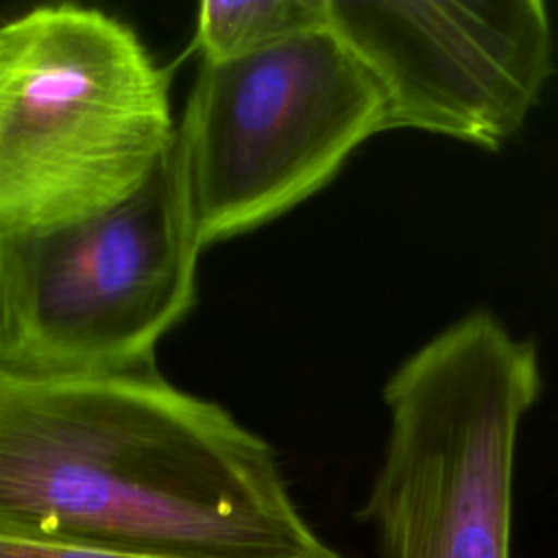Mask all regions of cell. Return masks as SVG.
Returning <instances> with one entry per match:
<instances>
[{"mask_svg": "<svg viewBox=\"0 0 558 558\" xmlns=\"http://www.w3.org/2000/svg\"><path fill=\"white\" fill-rule=\"evenodd\" d=\"M0 532L150 558H347L275 449L157 368L0 375Z\"/></svg>", "mask_w": 558, "mask_h": 558, "instance_id": "1", "label": "cell"}, {"mask_svg": "<svg viewBox=\"0 0 558 558\" xmlns=\"http://www.w3.org/2000/svg\"><path fill=\"white\" fill-rule=\"evenodd\" d=\"M174 137L170 74L129 24L78 4L0 24V231L122 203Z\"/></svg>", "mask_w": 558, "mask_h": 558, "instance_id": "2", "label": "cell"}, {"mask_svg": "<svg viewBox=\"0 0 558 558\" xmlns=\"http://www.w3.org/2000/svg\"><path fill=\"white\" fill-rule=\"evenodd\" d=\"M201 251L174 144L122 203L0 231V375L153 371L194 305Z\"/></svg>", "mask_w": 558, "mask_h": 558, "instance_id": "3", "label": "cell"}, {"mask_svg": "<svg viewBox=\"0 0 558 558\" xmlns=\"http://www.w3.org/2000/svg\"><path fill=\"white\" fill-rule=\"evenodd\" d=\"M538 388L534 347L488 314L462 318L397 368L362 512L377 558H510L514 447Z\"/></svg>", "mask_w": 558, "mask_h": 558, "instance_id": "4", "label": "cell"}, {"mask_svg": "<svg viewBox=\"0 0 558 558\" xmlns=\"http://www.w3.org/2000/svg\"><path fill=\"white\" fill-rule=\"evenodd\" d=\"M379 131L384 92L331 20L246 57L203 61L174 140L201 248L310 198Z\"/></svg>", "mask_w": 558, "mask_h": 558, "instance_id": "5", "label": "cell"}, {"mask_svg": "<svg viewBox=\"0 0 558 558\" xmlns=\"http://www.w3.org/2000/svg\"><path fill=\"white\" fill-rule=\"evenodd\" d=\"M329 20L379 83L388 129L484 148L519 131L554 70L538 0H327Z\"/></svg>", "mask_w": 558, "mask_h": 558, "instance_id": "6", "label": "cell"}, {"mask_svg": "<svg viewBox=\"0 0 558 558\" xmlns=\"http://www.w3.org/2000/svg\"><path fill=\"white\" fill-rule=\"evenodd\" d=\"M327 20V0L201 2L194 41L203 61H227L272 48Z\"/></svg>", "mask_w": 558, "mask_h": 558, "instance_id": "7", "label": "cell"}, {"mask_svg": "<svg viewBox=\"0 0 558 558\" xmlns=\"http://www.w3.org/2000/svg\"><path fill=\"white\" fill-rule=\"evenodd\" d=\"M0 558H150V556H137V554H124V551L59 543V541H41V538L0 532Z\"/></svg>", "mask_w": 558, "mask_h": 558, "instance_id": "8", "label": "cell"}]
</instances>
